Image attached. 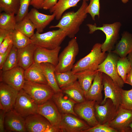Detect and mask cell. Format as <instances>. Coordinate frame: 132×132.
I'll return each instance as SVG.
<instances>
[{
  "label": "cell",
  "instance_id": "cell-1",
  "mask_svg": "<svg viewBox=\"0 0 132 132\" xmlns=\"http://www.w3.org/2000/svg\"><path fill=\"white\" fill-rule=\"evenodd\" d=\"M88 5L87 1L83 0L81 6L77 11L64 13L57 24L51 26L49 28H58L63 31L69 38L74 37L79 31L81 25L87 17L86 10Z\"/></svg>",
  "mask_w": 132,
  "mask_h": 132
},
{
  "label": "cell",
  "instance_id": "cell-2",
  "mask_svg": "<svg viewBox=\"0 0 132 132\" xmlns=\"http://www.w3.org/2000/svg\"><path fill=\"white\" fill-rule=\"evenodd\" d=\"M101 44L96 43L90 53L74 64L71 71L74 73L86 70H97L99 66L105 59L107 55L102 51Z\"/></svg>",
  "mask_w": 132,
  "mask_h": 132
},
{
  "label": "cell",
  "instance_id": "cell-3",
  "mask_svg": "<svg viewBox=\"0 0 132 132\" xmlns=\"http://www.w3.org/2000/svg\"><path fill=\"white\" fill-rule=\"evenodd\" d=\"M66 36L65 32L59 29L43 33L36 32L30 39L31 43L37 47L52 49L60 46Z\"/></svg>",
  "mask_w": 132,
  "mask_h": 132
},
{
  "label": "cell",
  "instance_id": "cell-4",
  "mask_svg": "<svg viewBox=\"0 0 132 132\" xmlns=\"http://www.w3.org/2000/svg\"><path fill=\"white\" fill-rule=\"evenodd\" d=\"M121 25L119 22L112 24H103L101 27L97 26L96 23L86 25L88 28L89 34H92L97 30L101 31L105 34L106 39L101 46L102 51L104 52L111 51L118 38Z\"/></svg>",
  "mask_w": 132,
  "mask_h": 132
},
{
  "label": "cell",
  "instance_id": "cell-5",
  "mask_svg": "<svg viewBox=\"0 0 132 132\" xmlns=\"http://www.w3.org/2000/svg\"><path fill=\"white\" fill-rule=\"evenodd\" d=\"M79 51L77 39L75 37L72 38L59 55L55 72H62L71 70Z\"/></svg>",
  "mask_w": 132,
  "mask_h": 132
},
{
  "label": "cell",
  "instance_id": "cell-6",
  "mask_svg": "<svg viewBox=\"0 0 132 132\" xmlns=\"http://www.w3.org/2000/svg\"><path fill=\"white\" fill-rule=\"evenodd\" d=\"M22 89L38 104H42L52 99L55 92L47 84L25 80Z\"/></svg>",
  "mask_w": 132,
  "mask_h": 132
},
{
  "label": "cell",
  "instance_id": "cell-7",
  "mask_svg": "<svg viewBox=\"0 0 132 132\" xmlns=\"http://www.w3.org/2000/svg\"><path fill=\"white\" fill-rule=\"evenodd\" d=\"M38 105L22 89L19 93L13 109L25 118L28 116L37 114Z\"/></svg>",
  "mask_w": 132,
  "mask_h": 132
},
{
  "label": "cell",
  "instance_id": "cell-8",
  "mask_svg": "<svg viewBox=\"0 0 132 132\" xmlns=\"http://www.w3.org/2000/svg\"><path fill=\"white\" fill-rule=\"evenodd\" d=\"M117 55L111 51L109 52L105 59L99 66L97 70L109 76L122 88L124 83L118 73L117 63L119 57Z\"/></svg>",
  "mask_w": 132,
  "mask_h": 132
},
{
  "label": "cell",
  "instance_id": "cell-9",
  "mask_svg": "<svg viewBox=\"0 0 132 132\" xmlns=\"http://www.w3.org/2000/svg\"><path fill=\"white\" fill-rule=\"evenodd\" d=\"M37 113L45 118L54 127L61 132L60 126L62 114L52 99L38 105Z\"/></svg>",
  "mask_w": 132,
  "mask_h": 132
},
{
  "label": "cell",
  "instance_id": "cell-10",
  "mask_svg": "<svg viewBox=\"0 0 132 132\" xmlns=\"http://www.w3.org/2000/svg\"><path fill=\"white\" fill-rule=\"evenodd\" d=\"M119 108L109 98L106 99L102 105L96 102L95 105V114L99 123L108 125L116 116Z\"/></svg>",
  "mask_w": 132,
  "mask_h": 132
},
{
  "label": "cell",
  "instance_id": "cell-11",
  "mask_svg": "<svg viewBox=\"0 0 132 132\" xmlns=\"http://www.w3.org/2000/svg\"><path fill=\"white\" fill-rule=\"evenodd\" d=\"M24 71V69L18 66L7 71L0 70V82L19 91L22 89L25 80Z\"/></svg>",
  "mask_w": 132,
  "mask_h": 132
},
{
  "label": "cell",
  "instance_id": "cell-12",
  "mask_svg": "<svg viewBox=\"0 0 132 132\" xmlns=\"http://www.w3.org/2000/svg\"><path fill=\"white\" fill-rule=\"evenodd\" d=\"M25 128L29 132H59L42 115L37 113L25 118Z\"/></svg>",
  "mask_w": 132,
  "mask_h": 132
},
{
  "label": "cell",
  "instance_id": "cell-13",
  "mask_svg": "<svg viewBox=\"0 0 132 132\" xmlns=\"http://www.w3.org/2000/svg\"><path fill=\"white\" fill-rule=\"evenodd\" d=\"M95 100H86L84 102L76 103L74 110L77 114L84 120L90 127L99 124L95 116Z\"/></svg>",
  "mask_w": 132,
  "mask_h": 132
},
{
  "label": "cell",
  "instance_id": "cell-14",
  "mask_svg": "<svg viewBox=\"0 0 132 132\" xmlns=\"http://www.w3.org/2000/svg\"><path fill=\"white\" fill-rule=\"evenodd\" d=\"M102 83L104 87V97L100 105L103 104L109 98L117 107L120 106L121 101V89L118 85L110 77L103 73Z\"/></svg>",
  "mask_w": 132,
  "mask_h": 132
},
{
  "label": "cell",
  "instance_id": "cell-15",
  "mask_svg": "<svg viewBox=\"0 0 132 132\" xmlns=\"http://www.w3.org/2000/svg\"><path fill=\"white\" fill-rule=\"evenodd\" d=\"M61 114L60 128L62 132H84L90 127L87 123L72 114Z\"/></svg>",
  "mask_w": 132,
  "mask_h": 132
},
{
  "label": "cell",
  "instance_id": "cell-16",
  "mask_svg": "<svg viewBox=\"0 0 132 132\" xmlns=\"http://www.w3.org/2000/svg\"><path fill=\"white\" fill-rule=\"evenodd\" d=\"M19 91L7 84L0 82V110L6 112L13 109Z\"/></svg>",
  "mask_w": 132,
  "mask_h": 132
},
{
  "label": "cell",
  "instance_id": "cell-17",
  "mask_svg": "<svg viewBox=\"0 0 132 132\" xmlns=\"http://www.w3.org/2000/svg\"><path fill=\"white\" fill-rule=\"evenodd\" d=\"M132 122V111L120 106L116 116L108 125L118 132H132V129L129 127Z\"/></svg>",
  "mask_w": 132,
  "mask_h": 132
},
{
  "label": "cell",
  "instance_id": "cell-18",
  "mask_svg": "<svg viewBox=\"0 0 132 132\" xmlns=\"http://www.w3.org/2000/svg\"><path fill=\"white\" fill-rule=\"evenodd\" d=\"M4 128L5 132H27L25 118L13 109L6 113Z\"/></svg>",
  "mask_w": 132,
  "mask_h": 132
},
{
  "label": "cell",
  "instance_id": "cell-19",
  "mask_svg": "<svg viewBox=\"0 0 132 132\" xmlns=\"http://www.w3.org/2000/svg\"><path fill=\"white\" fill-rule=\"evenodd\" d=\"M61 49L60 46L52 49L37 47L34 53V63H49L55 67L58 63V54Z\"/></svg>",
  "mask_w": 132,
  "mask_h": 132
},
{
  "label": "cell",
  "instance_id": "cell-20",
  "mask_svg": "<svg viewBox=\"0 0 132 132\" xmlns=\"http://www.w3.org/2000/svg\"><path fill=\"white\" fill-rule=\"evenodd\" d=\"M27 16L34 25L36 32L41 33L44 29L55 18L54 14L47 15L39 12L34 8L32 9Z\"/></svg>",
  "mask_w": 132,
  "mask_h": 132
},
{
  "label": "cell",
  "instance_id": "cell-21",
  "mask_svg": "<svg viewBox=\"0 0 132 132\" xmlns=\"http://www.w3.org/2000/svg\"><path fill=\"white\" fill-rule=\"evenodd\" d=\"M52 99L61 113H70L77 116L74 110L77 103L62 91L55 93Z\"/></svg>",
  "mask_w": 132,
  "mask_h": 132
},
{
  "label": "cell",
  "instance_id": "cell-22",
  "mask_svg": "<svg viewBox=\"0 0 132 132\" xmlns=\"http://www.w3.org/2000/svg\"><path fill=\"white\" fill-rule=\"evenodd\" d=\"M103 74L99 71L97 73L91 87L85 95L86 100H95L99 104L102 101Z\"/></svg>",
  "mask_w": 132,
  "mask_h": 132
},
{
  "label": "cell",
  "instance_id": "cell-23",
  "mask_svg": "<svg viewBox=\"0 0 132 132\" xmlns=\"http://www.w3.org/2000/svg\"><path fill=\"white\" fill-rule=\"evenodd\" d=\"M37 47L31 43L18 49V66L25 70L34 63V53Z\"/></svg>",
  "mask_w": 132,
  "mask_h": 132
},
{
  "label": "cell",
  "instance_id": "cell-24",
  "mask_svg": "<svg viewBox=\"0 0 132 132\" xmlns=\"http://www.w3.org/2000/svg\"><path fill=\"white\" fill-rule=\"evenodd\" d=\"M132 51V34L127 31L124 32L121 40L117 44L114 50L112 51L119 56L123 58Z\"/></svg>",
  "mask_w": 132,
  "mask_h": 132
},
{
  "label": "cell",
  "instance_id": "cell-25",
  "mask_svg": "<svg viewBox=\"0 0 132 132\" xmlns=\"http://www.w3.org/2000/svg\"><path fill=\"white\" fill-rule=\"evenodd\" d=\"M24 77L25 80L47 84L40 64L34 63L28 68L24 70Z\"/></svg>",
  "mask_w": 132,
  "mask_h": 132
},
{
  "label": "cell",
  "instance_id": "cell-26",
  "mask_svg": "<svg viewBox=\"0 0 132 132\" xmlns=\"http://www.w3.org/2000/svg\"><path fill=\"white\" fill-rule=\"evenodd\" d=\"M61 89L64 93L77 103L82 102L86 100L84 91L77 80Z\"/></svg>",
  "mask_w": 132,
  "mask_h": 132
},
{
  "label": "cell",
  "instance_id": "cell-27",
  "mask_svg": "<svg viewBox=\"0 0 132 132\" xmlns=\"http://www.w3.org/2000/svg\"><path fill=\"white\" fill-rule=\"evenodd\" d=\"M47 84L52 88L55 93L62 91L57 84L55 75V66L47 63L40 64Z\"/></svg>",
  "mask_w": 132,
  "mask_h": 132
},
{
  "label": "cell",
  "instance_id": "cell-28",
  "mask_svg": "<svg viewBox=\"0 0 132 132\" xmlns=\"http://www.w3.org/2000/svg\"><path fill=\"white\" fill-rule=\"evenodd\" d=\"M81 0L87 1L89 0H58L57 3L49 10V11L51 13L54 14L56 19L59 20L66 10L77 6L78 3Z\"/></svg>",
  "mask_w": 132,
  "mask_h": 132
},
{
  "label": "cell",
  "instance_id": "cell-29",
  "mask_svg": "<svg viewBox=\"0 0 132 132\" xmlns=\"http://www.w3.org/2000/svg\"><path fill=\"white\" fill-rule=\"evenodd\" d=\"M98 71L86 70L75 73L78 81L84 91L85 95L90 89L92 82Z\"/></svg>",
  "mask_w": 132,
  "mask_h": 132
},
{
  "label": "cell",
  "instance_id": "cell-30",
  "mask_svg": "<svg viewBox=\"0 0 132 132\" xmlns=\"http://www.w3.org/2000/svg\"><path fill=\"white\" fill-rule=\"evenodd\" d=\"M55 75L58 85L61 89L72 84L77 80L76 74L71 70L62 72H55Z\"/></svg>",
  "mask_w": 132,
  "mask_h": 132
},
{
  "label": "cell",
  "instance_id": "cell-31",
  "mask_svg": "<svg viewBox=\"0 0 132 132\" xmlns=\"http://www.w3.org/2000/svg\"><path fill=\"white\" fill-rule=\"evenodd\" d=\"M35 28L27 15L20 22H17L15 29L31 38L34 34Z\"/></svg>",
  "mask_w": 132,
  "mask_h": 132
},
{
  "label": "cell",
  "instance_id": "cell-32",
  "mask_svg": "<svg viewBox=\"0 0 132 132\" xmlns=\"http://www.w3.org/2000/svg\"><path fill=\"white\" fill-rule=\"evenodd\" d=\"M17 23L16 16L4 12L0 14V29L14 30Z\"/></svg>",
  "mask_w": 132,
  "mask_h": 132
},
{
  "label": "cell",
  "instance_id": "cell-33",
  "mask_svg": "<svg viewBox=\"0 0 132 132\" xmlns=\"http://www.w3.org/2000/svg\"><path fill=\"white\" fill-rule=\"evenodd\" d=\"M20 6V0H0V11L16 14Z\"/></svg>",
  "mask_w": 132,
  "mask_h": 132
},
{
  "label": "cell",
  "instance_id": "cell-34",
  "mask_svg": "<svg viewBox=\"0 0 132 132\" xmlns=\"http://www.w3.org/2000/svg\"><path fill=\"white\" fill-rule=\"evenodd\" d=\"M18 49L13 46L9 55L0 69V70L7 71L18 66Z\"/></svg>",
  "mask_w": 132,
  "mask_h": 132
},
{
  "label": "cell",
  "instance_id": "cell-35",
  "mask_svg": "<svg viewBox=\"0 0 132 132\" xmlns=\"http://www.w3.org/2000/svg\"><path fill=\"white\" fill-rule=\"evenodd\" d=\"M13 45L18 49L24 48L31 43L30 38L14 30L13 34Z\"/></svg>",
  "mask_w": 132,
  "mask_h": 132
},
{
  "label": "cell",
  "instance_id": "cell-36",
  "mask_svg": "<svg viewBox=\"0 0 132 132\" xmlns=\"http://www.w3.org/2000/svg\"><path fill=\"white\" fill-rule=\"evenodd\" d=\"M131 67V64L127 57H119L117 63L118 73L124 82L126 75L130 71Z\"/></svg>",
  "mask_w": 132,
  "mask_h": 132
},
{
  "label": "cell",
  "instance_id": "cell-37",
  "mask_svg": "<svg viewBox=\"0 0 132 132\" xmlns=\"http://www.w3.org/2000/svg\"><path fill=\"white\" fill-rule=\"evenodd\" d=\"M121 101L120 107L132 111V88L129 90L121 89Z\"/></svg>",
  "mask_w": 132,
  "mask_h": 132
},
{
  "label": "cell",
  "instance_id": "cell-38",
  "mask_svg": "<svg viewBox=\"0 0 132 132\" xmlns=\"http://www.w3.org/2000/svg\"><path fill=\"white\" fill-rule=\"evenodd\" d=\"M89 4L86 10L87 13L89 14L93 21L95 20V17H100V0H90Z\"/></svg>",
  "mask_w": 132,
  "mask_h": 132
},
{
  "label": "cell",
  "instance_id": "cell-39",
  "mask_svg": "<svg viewBox=\"0 0 132 132\" xmlns=\"http://www.w3.org/2000/svg\"><path fill=\"white\" fill-rule=\"evenodd\" d=\"M32 0H20V6L16 17L17 22H20L28 14L29 7Z\"/></svg>",
  "mask_w": 132,
  "mask_h": 132
},
{
  "label": "cell",
  "instance_id": "cell-40",
  "mask_svg": "<svg viewBox=\"0 0 132 132\" xmlns=\"http://www.w3.org/2000/svg\"><path fill=\"white\" fill-rule=\"evenodd\" d=\"M116 129H113L108 124H99L85 130L84 132H118Z\"/></svg>",
  "mask_w": 132,
  "mask_h": 132
},
{
  "label": "cell",
  "instance_id": "cell-41",
  "mask_svg": "<svg viewBox=\"0 0 132 132\" xmlns=\"http://www.w3.org/2000/svg\"><path fill=\"white\" fill-rule=\"evenodd\" d=\"M13 31L10 33L0 44V54L4 52L11 45H13Z\"/></svg>",
  "mask_w": 132,
  "mask_h": 132
},
{
  "label": "cell",
  "instance_id": "cell-42",
  "mask_svg": "<svg viewBox=\"0 0 132 132\" xmlns=\"http://www.w3.org/2000/svg\"><path fill=\"white\" fill-rule=\"evenodd\" d=\"M57 1V0H44L42 5V9L49 10L54 6Z\"/></svg>",
  "mask_w": 132,
  "mask_h": 132
},
{
  "label": "cell",
  "instance_id": "cell-43",
  "mask_svg": "<svg viewBox=\"0 0 132 132\" xmlns=\"http://www.w3.org/2000/svg\"><path fill=\"white\" fill-rule=\"evenodd\" d=\"M13 45H11L4 53L0 54V69L1 68L9 55Z\"/></svg>",
  "mask_w": 132,
  "mask_h": 132
},
{
  "label": "cell",
  "instance_id": "cell-44",
  "mask_svg": "<svg viewBox=\"0 0 132 132\" xmlns=\"http://www.w3.org/2000/svg\"><path fill=\"white\" fill-rule=\"evenodd\" d=\"M0 132H5L4 128V121L6 112L1 110H0Z\"/></svg>",
  "mask_w": 132,
  "mask_h": 132
},
{
  "label": "cell",
  "instance_id": "cell-45",
  "mask_svg": "<svg viewBox=\"0 0 132 132\" xmlns=\"http://www.w3.org/2000/svg\"><path fill=\"white\" fill-rule=\"evenodd\" d=\"M14 30L0 29V44L7 36Z\"/></svg>",
  "mask_w": 132,
  "mask_h": 132
},
{
  "label": "cell",
  "instance_id": "cell-46",
  "mask_svg": "<svg viewBox=\"0 0 132 132\" xmlns=\"http://www.w3.org/2000/svg\"><path fill=\"white\" fill-rule=\"evenodd\" d=\"M44 0H32L30 5L37 9H42V4Z\"/></svg>",
  "mask_w": 132,
  "mask_h": 132
},
{
  "label": "cell",
  "instance_id": "cell-47",
  "mask_svg": "<svg viewBox=\"0 0 132 132\" xmlns=\"http://www.w3.org/2000/svg\"><path fill=\"white\" fill-rule=\"evenodd\" d=\"M124 82L130 85L132 87V66L130 71L126 75Z\"/></svg>",
  "mask_w": 132,
  "mask_h": 132
},
{
  "label": "cell",
  "instance_id": "cell-48",
  "mask_svg": "<svg viewBox=\"0 0 132 132\" xmlns=\"http://www.w3.org/2000/svg\"><path fill=\"white\" fill-rule=\"evenodd\" d=\"M127 58L130 62L132 66V51L128 54Z\"/></svg>",
  "mask_w": 132,
  "mask_h": 132
},
{
  "label": "cell",
  "instance_id": "cell-49",
  "mask_svg": "<svg viewBox=\"0 0 132 132\" xmlns=\"http://www.w3.org/2000/svg\"><path fill=\"white\" fill-rule=\"evenodd\" d=\"M121 0L122 2L124 4L127 3L129 1V0Z\"/></svg>",
  "mask_w": 132,
  "mask_h": 132
},
{
  "label": "cell",
  "instance_id": "cell-50",
  "mask_svg": "<svg viewBox=\"0 0 132 132\" xmlns=\"http://www.w3.org/2000/svg\"><path fill=\"white\" fill-rule=\"evenodd\" d=\"M129 127L131 128L132 130V122L129 125Z\"/></svg>",
  "mask_w": 132,
  "mask_h": 132
}]
</instances>
